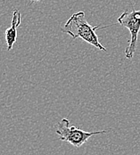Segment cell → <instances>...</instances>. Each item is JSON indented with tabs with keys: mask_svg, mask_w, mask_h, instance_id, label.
<instances>
[{
	"mask_svg": "<svg viewBox=\"0 0 140 155\" xmlns=\"http://www.w3.org/2000/svg\"><path fill=\"white\" fill-rule=\"evenodd\" d=\"M105 27H92L85 17V12L80 11L76 14H73L70 19L66 21L65 25L62 29V32L70 35L73 39L80 38L85 42L90 44L95 48L106 52V48L99 42V37L96 35L95 31L99 29L107 28Z\"/></svg>",
	"mask_w": 140,
	"mask_h": 155,
	"instance_id": "obj_1",
	"label": "cell"
},
{
	"mask_svg": "<svg viewBox=\"0 0 140 155\" xmlns=\"http://www.w3.org/2000/svg\"><path fill=\"white\" fill-rule=\"evenodd\" d=\"M118 23L130 32L128 46L125 49V57L131 60L136 52L138 38L140 31V10L133 9L131 12H124L118 18Z\"/></svg>",
	"mask_w": 140,
	"mask_h": 155,
	"instance_id": "obj_3",
	"label": "cell"
},
{
	"mask_svg": "<svg viewBox=\"0 0 140 155\" xmlns=\"http://www.w3.org/2000/svg\"><path fill=\"white\" fill-rule=\"evenodd\" d=\"M32 2H38V1H41V0H31Z\"/></svg>",
	"mask_w": 140,
	"mask_h": 155,
	"instance_id": "obj_5",
	"label": "cell"
},
{
	"mask_svg": "<svg viewBox=\"0 0 140 155\" xmlns=\"http://www.w3.org/2000/svg\"><path fill=\"white\" fill-rule=\"evenodd\" d=\"M109 130H99V131H85L77 127L70 126L68 119L63 118L57 124L55 133L59 136L62 141L67 142L75 147H80L83 145L91 137L107 133Z\"/></svg>",
	"mask_w": 140,
	"mask_h": 155,
	"instance_id": "obj_2",
	"label": "cell"
},
{
	"mask_svg": "<svg viewBox=\"0 0 140 155\" xmlns=\"http://www.w3.org/2000/svg\"><path fill=\"white\" fill-rule=\"evenodd\" d=\"M20 24H21V14L17 9H15L13 13V20H12L11 27L8 28L5 33L8 51H11L14 44L17 40V27H19Z\"/></svg>",
	"mask_w": 140,
	"mask_h": 155,
	"instance_id": "obj_4",
	"label": "cell"
}]
</instances>
